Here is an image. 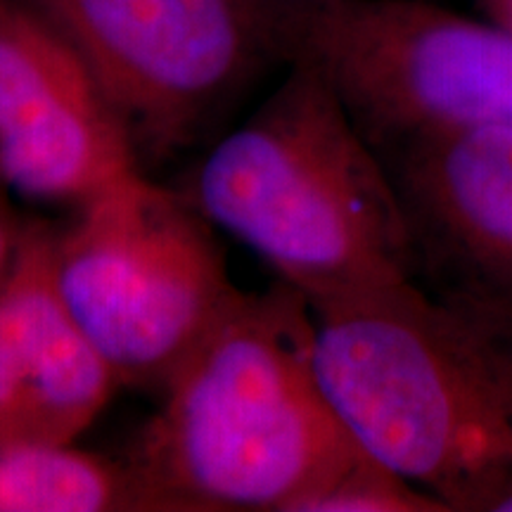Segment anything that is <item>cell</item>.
I'll return each instance as SVG.
<instances>
[{"mask_svg": "<svg viewBox=\"0 0 512 512\" xmlns=\"http://www.w3.org/2000/svg\"><path fill=\"white\" fill-rule=\"evenodd\" d=\"M192 174L185 195L309 306L415 280V249L387 166L306 64Z\"/></svg>", "mask_w": 512, "mask_h": 512, "instance_id": "3957f363", "label": "cell"}, {"mask_svg": "<svg viewBox=\"0 0 512 512\" xmlns=\"http://www.w3.org/2000/svg\"><path fill=\"white\" fill-rule=\"evenodd\" d=\"M98 76L140 162L195 145L280 57V0H27Z\"/></svg>", "mask_w": 512, "mask_h": 512, "instance_id": "8992f818", "label": "cell"}, {"mask_svg": "<svg viewBox=\"0 0 512 512\" xmlns=\"http://www.w3.org/2000/svg\"><path fill=\"white\" fill-rule=\"evenodd\" d=\"M280 55L342 100L375 152L512 126V31L427 0H280Z\"/></svg>", "mask_w": 512, "mask_h": 512, "instance_id": "5b68a950", "label": "cell"}, {"mask_svg": "<svg viewBox=\"0 0 512 512\" xmlns=\"http://www.w3.org/2000/svg\"><path fill=\"white\" fill-rule=\"evenodd\" d=\"M131 131L76 46L27 0H0V181L83 207L138 174Z\"/></svg>", "mask_w": 512, "mask_h": 512, "instance_id": "52a82bcc", "label": "cell"}, {"mask_svg": "<svg viewBox=\"0 0 512 512\" xmlns=\"http://www.w3.org/2000/svg\"><path fill=\"white\" fill-rule=\"evenodd\" d=\"M377 155L411 228L415 283L512 337V126L430 133Z\"/></svg>", "mask_w": 512, "mask_h": 512, "instance_id": "ba28073f", "label": "cell"}, {"mask_svg": "<svg viewBox=\"0 0 512 512\" xmlns=\"http://www.w3.org/2000/svg\"><path fill=\"white\" fill-rule=\"evenodd\" d=\"M475 3L484 12V19L512 31V0H475Z\"/></svg>", "mask_w": 512, "mask_h": 512, "instance_id": "5bb4252c", "label": "cell"}, {"mask_svg": "<svg viewBox=\"0 0 512 512\" xmlns=\"http://www.w3.org/2000/svg\"><path fill=\"white\" fill-rule=\"evenodd\" d=\"M313 370L370 458L467 512L512 470V337L415 280L311 306Z\"/></svg>", "mask_w": 512, "mask_h": 512, "instance_id": "7a4b0ae2", "label": "cell"}, {"mask_svg": "<svg viewBox=\"0 0 512 512\" xmlns=\"http://www.w3.org/2000/svg\"><path fill=\"white\" fill-rule=\"evenodd\" d=\"M467 512H512V470L486 486Z\"/></svg>", "mask_w": 512, "mask_h": 512, "instance_id": "4fadbf2b", "label": "cell"}, {"mask_svg": "<svg viewBox=\"0 0 512 512\" xmlns=\"http://www.w3.org/2000/svg\"><path fill=\"white\" fill-rule=\"evenodd\" d=\"M131 460L176 512H311L368 458L313 370V313L290 285L242 292L164 389Z\"/></svg>", "mask_w": 512, "mask_h": 512, "instance_id": "6da1fadb", "label": "cell"}, {"mask_svg": "<svg viewBox=\"0 0 512 512\" xmlns=\"http://www.w3.org/2000/svg\"><path fill=\"white\" fill-rule=\"evenodd\" d=\"M311 512H448L446 505L420 486L377 463L363 458L313 503Z\"/></svg>", "mask_w": 512, "mask_h": 512, "instance_id": "8fae6325", "label": "cell"}, {"mask_svg": "<svg viewBox=\"0 0 512 512\" xmlns=\"http://www.w3.org/2000/svg\"><path fill=\"white\" fill-rule=\"evenodd\" d=\"M12 192L0 181V280L5 278L12 264V256L17 252L19 235H22L24 221H19L15 204L10 200Z\"/></svg>", "mask_w": 512, "mask_h": 512, "instance_id": "7c38bea8", "label": "cell"}, {"mask_svg": "<svg viewBox=\"0 0 512 512\" xmlns=\"http://www.w3.org/2000/svg\"><path fill=\"white\" fill-rule=\"evenodd\" d=\"M55 275L119 387L159 392L242 294L207 216L143 171L100 192L57 230Z\"/></svg>", "mask_w": 512, "mask_h": 512, "instance_id": "277c9868", "label": "cell"}, {"mask_svg": "<svg viewBox=\"0 0 512 512\" xmlns=\"http://www.w3.org/2000/svg\"><path fill=\"white\" fill-rule=\"evenodd\" d=\"M57 228L24 221L0 280V448L74 444L119 382L64 304Z\"/></svg>", "mask_w": 512, "mask_h": 512, "instance_id": "9c48e42d", "label": "cell"}, {"mask_svg": "<svg viewBox=\"0 0 512 512\" xmlns=\"http://www.w3.org/2000/svg\"><path fill=\"white\" fill-rule=\"evenodd\" d=\"M166 510L164 498L126 460L72 444L0 448V512Z\"/></svg>", "mask_w": 512, "mask_h": 512, "instance_id": "30bf717a", "label": "cell"}]
</instances>
